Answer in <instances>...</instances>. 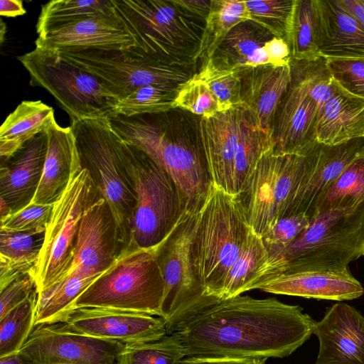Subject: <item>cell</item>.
<instances>
[{"mask_svg":"<svg viewBox=\"0 0 364 364\" xmlns=\"http://www.w3.org/2000/svg\"><path fill=\"white\" fill-rule=\"evenodd\" d=\"M314 321L299 305L239 295L206 309L174 333L186 357L267 360L292 354L311 337Z\"/></svg>","mask_w":364,"mask_h":364,"instance_id":"1","label":"cell"},{"mask_svg":"<svg viewBox=\"0 0 364 364\" xmlns=\"http://www.w3.org/2000/svg\"><path fill=\"white\" fill-rule=\"evenodd\" d=\"M176 109L132 117L112 115L108 122L122 139L142 150L171 176L191 212L200 208L212 183L199 122L193 124Z\"/></svg>","mask_w":364,"mask_h":364,"instance_id":"2","label":"cell"},{"mask_svg":"<svg viewBox=\"0 0 364 364\" xmlns=\"http://www.w3.org/2000/svg\"><path fill=\"white\" fill-rule=\"evenodd\" d=\"M115 13L134 41L128 50L171 65L194 67L205 21L173 0H112Z\"/></svg>","mask_w":364,"mask_h":364,"instance_id":"3","label":"cell"},{"mask_svg":"<svg viewBox=\"0 0 364 364\" xmlns=\"http://www.w3.org/2000/svg\"><path fill=\"white\" fill-rule=\"evenodd\" d=\"M70 123L82 166L89 171L96 189L110 208L123 252L132 247L136 206L124 141L111 128L108 119Z\"/></svg>","mask_w":364,"mask_h":364,"instance_id":"4","label":"cell"},{"mask_svg":"<svg viewBox=\"0 0 364 364\" xmlns=\"http://www.w3.org/2000/svg\"><path fill=\"white\" fill-rule=\"evenodd\" d=\"M251 230L240 197L211 184L200 208L193 242L196 272L208 296L220 300L225 280Z\"/></svg>","mask_w":364,"mask_h":364,"instance_id":"5","label":"cell"},{"mask_svg":"<svg viewBox=\"0 0 364 364\" xmlns=\"http://www.w3.org/2000/svg\"><path fill=\"white\" fill-rule=\"evenodd\" d=\"M124 148L136 196L132 246H158L193 211H188L183 193L161 166L136 146L124 141Z\"/></svg>","mask_w":364,"mask_h":364,"instance_id":"6","label":"cell"},{"mask_svg":"<svg viewBox=\"0 0 364 364\" xmlns=\"http://www.w3.org/2000/svg\"><path fill=\"white\" fill-rule=\"evenodd\" d=\"M363 256L364 204L353 210L316 215L282 252L279 260L284 274L343 270Z\"/></svg>","mask_w":364,"mask_h":364,"instance_id":"7","label":"cell"},{"mask_svg":"<svg viewBox=\"0 0 364 364\" xmlns=\"http://www.w3.org/2000/svg\"><path fill=\"white\" fill-rule=\"evenodd\" d=\"M162 243L125 250L115 264L77 299L73 309L105 308L161 318L164 280L158 251Z\"/></svg>","mask_w":364,"mask_h":364,"instance_id":"8","label":"cell"},{"mask_svg":"<svg viewBox=\"0 0 364 364\" xmlns=\"http://www.w3.org/2000/svg\"><path fill=\"white\" fill-rule=\"evenodd\" d=\"M320 143L304 154H275L259 161L240 199L252 231L262 237L287 215L299 191L316 165Z\"/></svg>","mask_w":364,"mask_h":364,"instance_id":"9","label":"cell"},{"mask_svg":"<svg viewBox=\"0 0 364 364\" xmlns=\"http://www.w3.org/2000/svg\"><path fill=\"white\" fill-rule=\"evenodd\" d=\"M18 60L30 75V85L53 95L70 122L113 115L119 100L96 77L63 60L56 50L36 46Z\"/></svg>","mask_w":364,"mask_h":364,"instance_id":"10","label":"cell"},{"mask_svg":"<svg viewBox=\"0 0 364 364\" xmlns=\"http://www.w3.org/2000/svg\"><path fill=\"white\" fill-rule=\"evenodd\" d=\"M199 212L200 209L191 212L158 251L164 280L161 318L168 334L176 333L192 318L220 301L205 294L196 272L193 242Z\"/></svg>","mask_w":364,"mask_h":364,"instance_id":"11","label":"cell"},{"mask_svg":"<svg viewBox=\"0 0 364 364\" xmlns=\"http://www.w3.org/2000/svg\"><path fill=\"white\" fill-rule=\"evenodd\" d=\"M55 50L63 60L96 77L119 100L146 85L180 87L196 73L194 67L161 63L128 49Z\"/></svg>","mask_w":364,"mask_h":364,"instance_id":"12","label":"cell"},{"mask_svg":"<svg viewBox=\"0 0 364 364\" xmlns=\"http://www.w3.org/2000/svg\"><path fill=\"white\" fill-rule=\"evenodd\" d=\"M94 183L85 167L75 169L54 203L37 264L31 272L38 294L60 282L73 261L80 223Z\"/></svg>","mask_w":364,"mask_h":364,"instance_id":"13","label":"cell"},{"mask_svg":"<svg viewBox=\"0 0 364 364\" xmlns=\"http://www.w3.org/2000/svg\"><path fill=\"white\" fill-rule=\"evenodd\" d=\"M126 349L60 321L35 325L19 353L34 364H128Z\"/></svg>","mask_w":364,"mask_h":364,"instance_id":"14","label":"cell"},{"mask_svg":"<svg viewBox=\"0 0 364 364\" xmlns=\"http://www.w3.org/2000/svg\"><path fill=\"white\" fill-rule=\"evenodd\" d=\"M122 253L110 208L93 184L85 203L73 261L63 279L107 272Z\"/></svg>","mask_w":364,"mask_h":364,"instance_id":"15","label":"cell"},{"mask_svg":"<svg viewBox=\"0 0 364 364\" xmlns=\"http://www.w3.org/2000/svg\"><path fill=\"white\" fill-rule=\"evenodd\" d=\"M63 321L83 333L124 344L156 341L168 334L160 317L111 309L74 308Z\"/></svg>","mask_w":364,"mask_h":364,"instance_id":"16","label":"cell"},{"mask_svg":"<svg viewBox=\"0 0 364 364\" xmlns=\"http://www.w3.org/2000/svg\"><path fill=\"white\" fill-rule=\"evenodd\" d=\"M313 333L319 342L314 364H364V316L353 306L334 304L314 321Z\"/></svg>","mask_w":364,"mask_h":364,"instance_id":"17","label":"cell"},{"mask_svg":"<svg viewBox=\"0 0 364 364\" xmlns=\"http://www.w3.org/2000/svg\"><path fill=\"white\" fill-rule=\"evenodd\" d=\"M319 106L300 85L291 80L276 113L272 130L275 154H304L317 142Z\"/></svg>","mask_w":364,"mask_h":364,"instance_id":"18","label":"cell"},{"mask_svg":"<svg viewBox=\"0 0 364 364\" xmlns=\"http://www.w3.org/2000/svg\"><path fill=\"white\" fill-rule=\"evenodd\" d=\"M244 110L240 107L210 118L200 117L198 124L211 183L232 196L234 161Z\"/></svg>","mask_w":364,"mask_h":364,"instance_id":"19","label":"cell"},{"mask_svg":"<svg viewBox=\"0 0 364 364\" xmlns=\"http://www.w3.org/2000/svg\"><path fill=\"white\" fill-rule=\"evenodd\" d=\"M48 136L43 132L28 141L13 156L1 161L0 198L16 212L33 200L38 187L48 151Z\"/></svg>","mask_w":364,"mask_h":364,"instance_id":"20","label":"cell"},{"mask_svg":"<svg viewBox=\"0 0 364 364\" xmlns=\"http://www.w3.org/2000/svg\"><path fill=\"white\" fill-rule=\"evenodd\" d=\"M318 52L326 58H364V25L338 0H314Z\"/></svg>","mask_w":364,"mask_h":364,"instance_id":"21","label":"cell"},{"mask_svg":"<svg viewBox=\"0 0 364 364\" xmlns=\"http://www.w3.org/2000/svg\"><path fill=\"white\" fill-rule=\"evenodd\" d=\"M134 41L114 14L85 19L38 35L36 46L50 50H125Z\"/></svg>","mask_w":364,"mask_h":364,"instance_id":"22","label":"cell"},{"mask_svg":"<svg viewBox=\"0 0 364 364\" xmlns=\"http://www.w3.org/2000/svg\"><path fill=\"white\" fill-rule=\"evenodd\" d=\"M257 289L274 294L337 301L355 299L364 294V287L349 268L284 273L261 284Z\"/></svg>","mask_w":364,"mask_h":364,"instance_id":"23","label":"cell"},{"mask_svg":"<svg viewBox=\"0 0 364 364\" xmlns=\"http://www.w3.org/2000/svg\"><path fill=\"white\" fill-rule=\"evenodd\" d=\"M239 75L242 107L260 128L272 133L278 107L291 83L290 65H261L243 70Z\"/></svg>","mask_w":364,"mask_h":364,"instance_id":"24","label":"cell"},{"mask_svg":"<svg viewBox=\"0 0 364 364\" xmlns=\"http://www.w3.org/2000/svg\"><path fill=\"white\" fill-rule=\"evenodd\" d=\"M363 156L364 136L333 145L320 143L317 164L298 193L287 216L304 214L314 218L323 193L349 164Z\"/></svg>","mask_w":364,"mask_h":364,"instance_id":"25","label":"cell"},{"mask_svg":"<svg viewBox=\"0 0 364 364\" xmlns=\"http://www.w3.org/2000/svg\"><path fill=\"white\" fill-rule=\"evenodd\" d=\"M48 151L42 176L30 204H54L60 198L74 171L82 166L76 138L70 127L56 121L47 130Z\"/></svg>","mask_w":364,"mask_h":364,"instance_id":"26","label":"cell"},{"mask_svg":"<svg viewBox=\"0 0 364 364\" xmlns=\"http://www.w3.org/2000/svg\"><path fill=\"white\" fill-rule=\"evenodd\" d=\"M316 132L318 142L327 145L364 136V98L352 95L338 85L318 109Z\"/></svg>","mask_w":364,"mask_h":364,"instance_id":"27","label":"cell"},{"mask_svg":"<svg viewBox=\"0 0 364 364\" xmlns=\"http://www.w3.org/2000/svg\"><path fill=\"white\" fill-rule=\"evenodd\" d=\"M279 274L280 271L270 257L262 237L251 230L228 274L219 299L225 300L257 289L259 286Z\"/></svg>","mask_w":364,"mask_h":364,"instance_id":"28","label":"cell"},{"mask_svg":"<svg viewBox=\"0 0 364 364\" xmlns=\"http://www.w3.org/2000/svg\"><path fill=\"white\" fill-rule=\"evenodd\" d=\"M272 37L255 23L242 21L228 33L209 59L220 69L238 73L269 64L264 46Z\"/></svg>","mask_w":364,"mask_h":364,"instance_id":"29","label":"cell"},{"mask_svg":"<svg viewBox=\"0 0 364 364\" xmlns=\"http://www.w3.org/2000/svg\"><path fill=\"white\" fill-rule=\"evenodd\" d=\"M54 122L52 107L41 100L22 101L1 126V161L9 159L28 141L47 131Z\"/></svg>","mask_w":364,"mask_h":364,"instance_id":"30","label":"cell"},{"mask_svg":"<svg viewBox=\"0 0 364 364\" xmlns=\"http://www.w3.org/2000/svg\"><path fill=\"white\" fill-rule=\"evenodd\" d=\"M45 232H10L0 230V291L34 269Z\"/></svg>","mask_w":364,"mask_h":364,"instance_id":"31","label":"cell"},{"mask_svg":"<svg viewBox=\"0 0 364 364\" xmlns=\"http://www.w3.org/2000/svg\"><path fill=\"white\" fill-rule=\"evenodd\" d=\"M272 149V133L260 128L245 109L234 161L235 196L241 195L260 159Z\"/></svg>","mask_w":364,"mask_h":364,"instance_id":"32","label":"cell"},{"mask_svg":"<svg viewBox=\"0 0 364 364\" xmlns=\"http://www.w3.org/2000/svg\"><path fill=\"white\" fill-rule=\"evenodd\" d=\"M108 271L70 276L38 294L35 325L63 321L77 299Z\"/></svg>","mask_w":364,"mask_h":364,"instance_id":"33","label":"cell"},{"mask_svg":"<svg viewBox=\"0 0 364 364\" xmlns=\"http://www.w3.org/2000/svg\"><path fill=\"white\" fill-rule=\"evenodd\" d=\"M114 14L112 0H53L41 6L38 35L85 19Z\"/></svg>","mask_w":364,"mask_h":364,"instance_id":"34","label":"cell"},{"mask_svg":"<svg viewBox=\"0 0 364 364\" xmlns=\"http://www.w3.org/2000/svg\"><path fill=\"white\" fill-rule=\"evenodd\" d=\"M245 21H247L245 1L212 0L194 63L199 60L202 63L210 58L228 33Z\"/></svg>","mask_w":364,"mask_h":364,"instance_id":"35","label":"cell"},{"mask_svg":"<svg viewBox=\"0 0 364 364\" xmlns=\"http://www.w3.org/2000/svg\"><path fill=\"white\" fill-rule=\"evenodd\" d=\"M363 204L364 156L349 164L327 188L317 203L314 217L331 210H353Z\"/></svg>","mask_w":364,"mask_h":364,"instance_id":"36","label":"cell"},{"mask_svg":"<svg viewBox=\"0 0 364 364\" xmlns=\"http://www.w3.org/2000/svg\"><path fill=\"white\" fill-rule=\"evenodd\" d=\"M38 293L0 318V358L18 353L34 326Z\"/></svg>","mask_w":364,"mask_h":364,"instance_id":"37","label":"cell"},{"mask_svg":"<svg viewBox=\"0 0 364 364\" xmlns=\"http://www.w3.org/2000/svg\"><path fill=\"white\" fill-rule=\"evenodd\" d=\"M296 0L245 1L246 17L289 45Z\"/></svg>","mask_w":364,"mask_h":364,"instance_id":"38","label":"cell"},{"mask_svg":"<svg viewBox=\"0 0 364 364\" xmlns=\"http://www.w3.org/2000/svg\"><path fill=\"white\" fill-rule=\"evenodd\" d=\"M180 87L156 85L141 87L119 100L113 109V115L132 117L175 109Z\"/></svg>","mask_w":364,"mask_h":364,"instance_id":"39","label":"cell"},{"mask_svg":"<svg viewBox=\"0 0 364 364\" xmlns=\"http://www.w3.org/2000/svg\"><path fill=\"white\" fill-rule=\"evenodd\" d=\"M291 79L300 85L318 104L319 108L336 92L334 82L327 65V58L321 55L309 60H290Z\"/></svg>","mask_w":364,"mask_h":364,"instance_id":"40","label":"cell"},{"mask_svg":"<svg viewBox=\"0 0 364 364\" xmlns=\"http://www.w3.org/2000/svg\"><path fill=\"white\" fill-rule=\"evenodd\" d=\"M289 48L293 60H309L320 56L316 46L314 0H296Z\"/></svg>","mask_w":364,"mask_h":364,"instance_id":"41","label":"cell"},{"mask_svg":"<svg viewBox=\"0 0 364 364\" xmlns=\"http://www.w3.org/2000/svg\"><path fill=\"white\" fill-rule=\"evenodd\" d=\"M196 74L208 85L222 112L242 107L238 72L220 69L208 59L201 63Z\"/></svg>","mask_w":364,"mask_h":364,"instance_id":"42","label":"cell"},{"mask_svg":"<svg viewBox=\"0 0 364 364\" xmlns=\"http://www.w3.org/2000/svg\"><path fill=\"white\" fill-rule=\"evenodd\" d=\"M126 345L128 364H180L186 357L183 345L175 333L156 341Z\"/></svg>","mask_w":364,"mask_h":364,"instance_id":"43","label":"cell"},{"mask_svg":"<svg viewBox=\"0 0 364 364\" xmlns=\"http://www.w3.org/2000/svg\"><path fill=\"white\" fill-rule=\"evenodd\" d=\"M175 107L203 118H210L222 112L208 85L196 74L180 87Z\"/></svg>","mask_w":364,"mask_h":364,"instance_id":"44","label":"cell"},{"mask_svg":"<svg viewBox=\"0 0 364 364\" xmlns=\"http://www.w3.org/2000/svg\"><path fill=\"white\" fill-rule=\"evenodd\" d=\"M311 218L304 214H293L280 219L262 237L270 257L279 267L282 252L309 227Z\"/></svg>","mask_w":364,"mask_h":364,"instance_id":"45","label":"cell"},{"mask_svg":"<svg viewBox=\"0 0 364 364\" xmlns=\"http://www.w3.org/2000/svg\"><path fill=\"white\" fill-rule=\"evenodd\" d=\"M54 204H29L1 219L0 230L10 232H45Z\"/></svg>","mask_w":364,"mask_h":364,"instance_id":"46","label":"cell"},{"mask_svg":"<svg viewBox=\"0 0 364 364\" xmlns=\"http://www.w3.org/2000/svg\"><path fill=\"white\" fill-rule=\"evenodd\" d=\"M327 65L339 87L364 98V58H327Z\"/></svg>","mask_w":364,"mask_h":364,"instance_id":"47","label":"cell"},{"mask_svg":"<svg viewBox=\"0 0 364 364\" xmlns=\"http://www.w3.org/2000/svg\"><path fill=\"white\" fill-rule=\"evenodd\" d=\"M36 290L31 272L23 275L0 291V318L24 302Z\"/></svg>","mask_w":364,"mask_h":364,"instance_id":"48","label":"cell"},{"mask_svg":"<svg viewBox=\"0 0 364 364\" xmlns=\"http://www.w3.org/2000/svg\"><path fill=\"white\" fill-rule=\"evenodd\" d=\"M269 63L276 66L289 65L291 51L288 43L282 38L272 37L264 46Z\"/></svg>","mask_w":364,"mask_h":364,"instance_id":"49","label":"cell"},{"mask_svg":"<svg viewBox=\"0 0 364 364\" xmlns=\"http://www.w3.org/2000/svg\"><path fill=\"white\" fill-rule=\"evenodd\" d=\"M188 14L205 21L212 4V0H173Z\"/></svg>","mask_w":364,"mask_h":364,"instance_id":"50","label":"cell"},{"mask_svg":"<svg viewBox=\"0 0 364 364\" xmlns=\"http://www.w3.org/2000/svg\"><path fill=\"white\" fill-rule=\"evenodd\" d=\"M266 360L238 358H198L186 357L180 364H265Z\"/></svg>","mask_w":364,"mask_h":364,"instance_id":"51","label":"cell"},{"mask_svg":"<svg viewBox=\"0 0 364 364\" xmlns=\"http://www.w3.org/2000/svg\"><path fill=\"white\" fill-rule=\"evenodd\" d=\"M26 12L21 0H1L0 14L6 17H16Z\"/></svg>","mask_w":364,"mask_h":364,"instance_id":"52","label":"cell"},{"mask_svg":"<svg viewBox=\"0 0 364 364\" xmlns=\"http://www.w3.org/2000/svg\"><path fill=\"white\" fill-rule=\"evenodd\" d=\"M339 2L364 25V0H338Z\"/></svg>","mask_w":364,"mask_h":364,"instance_id":"53","label":"cell"},{"mask_svg":"<svg viewBox=\"0 0 364 364\" xmlns=\"http://www.w3.org/2000/svg\"><path fill=\"white\" fill-rule=\"evenodd\" d=\"M0 364H34L30 359L20 353L0 358Z\"/></svg>","mask_w":364,"mask_h":364,"instance_id":"54","label":"cell"},{"mask_svg":"<svg viewBox=\"0 0 364 364\" xmlns=\"http://www.w3.org/2000/svg\"><path fill=\"white\" fill-rule=\"evenodd\" d=\"M58 364H66V363H58Z\"/></svg>","mask_w":364,"mask_h":364,"instance_id":"55","label":"cell"}]
</instances>
